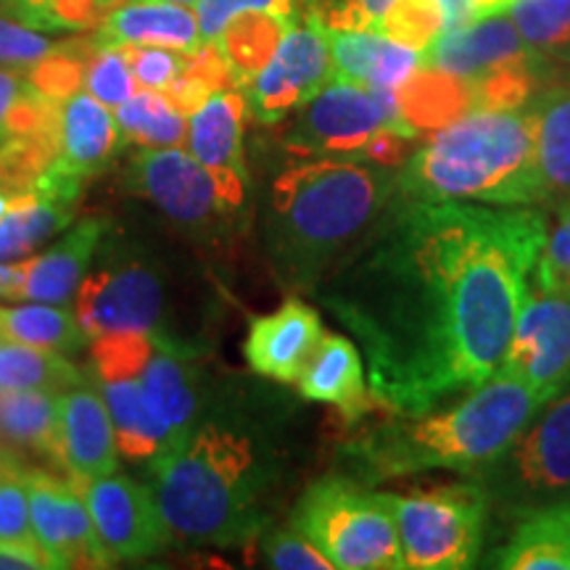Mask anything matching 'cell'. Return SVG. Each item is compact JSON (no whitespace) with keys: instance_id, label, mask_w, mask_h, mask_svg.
Segmentation results:
<instances>
[{"instance_id":"1","label":"cell","mask_w":570,"mask_h":570,"mask_svg":"<svg viewBox=\"0 0 570 570\" xmlns=\"http://www.w3.org/2000/svg\"><path fill=\"white\" fill-rule=\"evenodd\" d=\"M544 244L533 206L402 196L315 291L360 346L375 402L420 415L499 373Z\"/></svg>"},{"instance_id":"2","label":"cell","mask_w":570,"mask_h":570,"mask_svg":"<svg viewBox=\"0 0 570 570\" xmlns=\"http://www.w3.org/2000/svg\"><path fill=\"white\" fill-rule=\"evenodd\" d=\"M541 407L544 402L529 386L497 373L454 407L375 425L344 449V458L365 483L475 470L502 460Z\"/></svg>"},{"instance_id":"3","label":"cell","mask_w":570,"mask_h":570,"mask_svg":"<svg viewBox=\"0 0 570 570\" xmlns=\"http://www.w3.org/2000/svg\"><path fill=\"white\" fill-rule=\"evenodd\" d=\"M396 177L367 161H296L273 185L267 248L283 283L315 288L389 209Z\"/></svg>"},{"instance_id":"4","label":"cell","mask_w":570,"mask_h":570,"mask_svg":"<svg viewBox=\"0 0 570 570\" xmlns=\"http://www.w3.org/2000/svg\"><path fill=\"white\" fill-rule=\"evenodd\" d=\"M396 185L412 202L544 204L529 106L462 114L410 156Z\"/></svg>"},{"instance_id":"5","label":"cell","mask_w":570,"mask_h":570,"mask_svg":"<svg viewBox=\"0 0 570 570\" xmlns=\"http://www.w3.org/2000/svg\"><path fill=\"white\" fill-rule=\"evenodd\" d=\"M254 449L246 436L204 428L175 452L154 460V497L177 537L233 544L256 529Z\"/></svg>"},{"instance_id":"6","label":"cell","mask_w":570,"mask_h":570,"mask_svg":"<svg viewBox=\"0 0 570 570\" xmlns=\"http://www.w3.org/2000/svg\"><path fill=\"white\" fill-rule=\"evenodd\" d=\"M294 529L341 570L404 568L402 539L389 491L365 481L327 475L306 489L294 512Z\"/></svg>"},{"instance_id":"7","label":"cell","mask_w":570,"mask_h":570,"mask_svg":"<svg viewBox=\"0 0 570 570\" xmlns=\"http://www.w3.org/2000/svg\"><path fill=\"white\" fill-rule=\"evenodd\" d=\"M391 494L404 568L460 570L479 558L487 494L475 483H441Z\"/></svg>"},{"instance_id":"8","label":"cell","mask_w":570,"mask_h":570,"mask_svg":"<svg viewBox=\"0 0 570 570\" xmlns=\"http://www.w3.org/2000/svg\"><path fill=\"white\" fill-rule=\"evenodd\" d=\"M383 132H402L417 138L404 119L394 90L333 80L317 96L302 104L285 146L296 156H360Z\"/></svg>"},{"instance_id":"9","label":"cell","mask_w":570,"mask_h":570,"mask_svg":"<svg viewBox=\"0 0 570 570\" xmlns=\"http://www.w3.org/2000/svg\"><path fill=\"white\" fill-rule=\"evenodd\" d=\"M154 348V333H104L90 348L92 373L111 412L119 454L156 460L175 452L177 441L156 417L140 383V370Z\"/></svg>"},{"instance_id":"10","label":"cell","mask_w":570,"mask_h":570,"mask_svg":"<svg viewBox=\"0 0 570 570\" xmlns=\"http://www.w3.org/2000/svg\"><path fill=\"white\" fill-rule=\"evenodd\" d=\"M499 373L529 386L541 402L560 396L570 386V294L541 285L531 277L512 331V341Z\"/></svg>"},{"instance_id":"11","label":"cell","mask_w":570,"mask_h":570,"mask_svg":"<svg viewBox=\"0 0 570 570\" xmlns=\"http://www.w3.org/2000/svg\"><path fill=\"white\" fill-rule=\"evenodd\" d=\"M32 531L53 568H109L88 502L77 481L51 468H27Z\"/></svg>"},{"instance_id":"12","label":"cell","mask_w":570,"mask_h":570,"mask_svg":"<svg viewBox=\"0 0 570 570\" xmlns=\"http://www.w3.org/2000/svg\"><path fill=\"white\" fill-rule=\"evenodd\" d=\"M336 80L331 35L320 21L306 19L283 35L265 69L246 88L248 109L259 122H281L291 109L317 96Z\"/></svg>"},{"instance_id":"13","label":"cell","mask_w":570,"mask_h":570,"mask_svg":"<svg viewBox=\"0 0 570 570\" xmlns=\"http://www.w3.org/2000/svg\"><path fill=\"white\" fill-rule=\"evenodd\" d=\"M77 487L111 560L151 558L173 537L154 489L117 473L77 481Z\"/></svg>"},{"instance_id":"14","label":"cell","mask_w":570,"mask_h":570,"mask_svg":"<svg viewBox=\"0 0 570 570\" xmlns=\"http://www.w3.org/2000/svg\"><path fill=\"white\" fill-rule=\"evenodd\" d=\"M77 320L88 336L104 333H154L164 309V288L151 267L130 262L98 269L77 291Z\"/></svg>"},{"instance_id":"15","label":"cell","mask_w":570,"mask_h":570,"mask_svg":"<svg viewBox=\"0 0 570 570\" xmlns=\"http://www.w3.org/2000/svg\"><path fill=\"white\" fill-rule=\"evenodd\" d=\"M127 183L180 225H204L225 209L204 164L180 146L142 148L130 164Z\"/></svg>"},{"instance_id":"16","label":"cell","mask_w":570,"mask_h":570,"mask_svg":"<svg viewBox=\"0 0 570 570\" xmlns=\"http://www.w3.org/2000/svg\"><path fill=\"white\" fill-rule=\"evenodd\" d=\"M504 458L520 494L544 504L570 499V386L533 415Z\"/></svg>"},{"instance_id":"17","label":"cell","mask_w":570,"mask_h":570,"mask_svg":"<svg viewBox=\"0 0 570 570\" xmlns=\"http://www.w3.org/2000/svg\"><path fill=\"white\" fill-rule=\"evenodd\" d=\"M508 11L475 19L458 30L441 32L436 42L423 53V67L441 69L462 80H481L494 71L520 67V63L541 61ZM547 61V59H544Z\"/></svg>"},{"instance_id":"18","label":"cell","mask_w":570,"mask_h":570,"mask_svg":"<svg viewBox=\"0 0 570 570\" xmlns=\"http://www.w3.org/2000/svg\"><path fill=\"white\" fill-rule=\"evenodd\" d=\"M248 111L240 88L212 92L206 104L190 117V154L212 175L225 206H238L246 196L244 167V119Z\"/></svg>"},{"instance_id":"19","label":"cell","mask_w":570,"mask_h":570,"mask_svg":"<svg viewBox=\"0 0 570 570\" xmlns=\"http://www.w3.org/2000/svg\"><path fill=\"white\" fill-rule=\"evenodd\" d=\"M323 320L312 306L288 298L281 309L256 317L244 344V356L254 373L281 383H294L323 341Z\"/></svg>"},{"instance_id":"20","label":"cell","mask_w":570,"mask_h":570,"mask_svg":"<svg viewBox=\"0 0 570 570\" xmlns=\"http://www.w3.org/2000/svg\"><path fill=\"white\" fill-rule=\"evenodd\" d=\"M61 458L75 481L98 479L117 470V431L106 399L85 383L59 394Z\"/></svg>"},{"instance_id":"21","label":"cell","mask_w":570,"mask_h":570,"mask_svg":"<svg viewBox=\"0 0 570 570\" xmlns=\"http://www.w3.org/2000/svg\"><path fill=\"white\" fill-rule=\"evenodd\" d=\"M296 383L302 396L331 404L344 415L346 423H356L377 407L365 377V360H362L360 346L338 333H331V336L325 333Z\"/></svg>"},{"instance_id":"22","label":"cell","mask_w":570,"mask_h":570,"mask_svg":"<svg viewBox=\"0 0 570 570\" xmlns=\"http://www.w3.org/2000/svg\"><path fill=\"white\" fill-rule=\"evenodd\" d=\"M0 449L17 458H40L63 470L59 394L42 389H0Z\"/></svg>"},{"instance_id":"23","label":"cell","mask_w":570,"mask_h":570,"mask_svg":"<svg viewBox=\"0 0 570 570\" xmlns=\"http://www.w3.org/2000/svg\"><path fill=\"white\" fill-rule=\"evenodd\" d=\"M119 138L122 132L109 106L90 92L77 90L75 96L61 101L59 154L53 164L63 173L88 180L114 159Z\"/></svg>"},{"instance_id":"24","label":"cell","mask_w":570,"mask_h":570,"mask_svg":"<svg viewBox=\"0 0 570 570\" xmlns=\"http://www.w3.org/2000/svg\"><path fill=\"white\" fill-rule=\"evenodd\" d=\"M92 38L104 46H159L180 53H194L204 42L196 13L161 0L117 6Z\"/></svg>"},{"instance_id":"25","label":"cell","mask_w":570,"mask_h":570,"mask_svg":"<svg viewBox=\"0 0 570 570\" xmlns=\"http://www.w3.org/2000/svg\"><path fill=\"white\" fill-rule=\"evenodd\" d=\"M338 80L399 90L423 67V51L402 46L383 32L327 30Z\"/></svg>"},{"instance_id":"26","label":"cell","mask_w":570,"mask_h":570,"mask_svg":"<svg viewBox=\"0 0 570 570\" xmlns=\"http://www.w3.org/2000/svg\"><path fill=\"white\" fill-rule=\"evenodd\" d=\"M106 223L98 217H88L77 223L63 235L59 244L48 248L32 259H24V283H21V298L27 302L63 304L80 285L85 269H88L92 254L101 244Z\"/></svg>"},{"instance_id":"27","label":"cell","mask_w":570,"mask_h":570,"mask_svg":"<svg viewBox=\"0 0 570 570\" xmlns=\"http://www.w3.org/2000/svg\"><path fill=\"white\" fill-rule=\"evenodd\" d=\"M494 560L504 570H570V499L525 512Z\"/></svg>"},{"instance_id":"28","label":"cell","mask_w":570,"mask_h":570,"mask_svg":"<svg viewBox=\"0 0 570 570\" xmlns=\"http://www.w3.org/2000/svg\"><path fill=\"white\" fill-rule=\"evenodd\" d=\"M537 130V161L544 202L570 198V82L539 90L529 104Z\"/></svg>"},{"instance_id":"29","label":"cell","mask_w":570,"mask_h":570,"mask_svg":"<svg viewBox=\"0 0 570 570\" xmlns=\"http://www.w3.org/2000/svg\"><path fill=\"white\" fill-rule=\"evenodd\" d=\"M140 383L156 417L169 428L177 446H183L196 420V389L183 356L154 336V348L140 370Z\"/></svg>"},{"instance_id":"30","label":"cell","mask_w":570,"mask_h":570,"mask_svg":"<svg viewBox=\"0 0 570 570\" xmlns=\"http://www.w3.org/2000/svg\"><path fill=\"white\" fill-rule=\"evenodd\" d=\"M77 202L80 198L48 194L40 188L19 196L9 214L0 219V265L24 259L35 248L51 240L56 233L69 227L75 219Z\"/></svg>"},{"instance_id":"31","label":"cell","mask_w":570,"mask_h":570,"mask_svg":"<svg viewBox=\"0 0 570 570\" xmlns=\"http://www.w3.org/2000/svg\"><path fill=\"white\" fill-rule=\"evenodd\" d=\"M399 109L417 132H436L452 125L462 114L473 111V85L462 77L441 69L420 67L402 88L396 90Z\"/></svg>"},{"instance_id":"32","label":"cell","mask_w":570,"mask_h":570,"mask_svg":"<svg viewBox=\"0 0 570 570\" xmlns=\"http://www.w3.org/2000/svg\"><path fill=\"white\" fill-rule=\"evenodd\" d=\"M298 19H283L267 11L238 13L219 35L217 46L230 63L235 85L248 88L254 77L273 59L283 35L296 24Z\"/></svg>"},{"instance_id":"33","label":"cell","mask_w":570,"mask_h":570,"mask_svg":"<svg viewBox=\"0 0 570 570\" xmlns=\"http://www.w3.org/2000/svg\"><path fill=\"white\" fill-rule=\"evenodd\" d=\"M0 338L69 354L88 344L90 336L75 312L46 302H32L17 306L0 304Z\"/></svg>"},{"instance_id":"34","label":"cell","mask_w":570,"mask_h":570,"mask_svg":"<svg viewBox=\"0 0 570 570\" xmlns=\"http://www.w3.org/2000/svg\"><path fill=\"white\" fill-rule=\"evenodd\" d=\"M119 132L127 142H140L146 148H173L183 146L188 135V117L177 111L169 98L159 90L135 92L130 101L119 106L117 114Z\"/></svg>"},{"instance_id":"35","label":"cell","mask_w":570,"mask_h":570,"mask_svg":"<svg viewBox=\"0 0 570 570\" xmlns=\"http://www.w3.org/2000/svg\"><path fill=\"white\" fill-rule=\"evenodd\" d=\"M82 383V373L61 352L0 338V389H42L63 394Z\"/></svg>"},{"instance_id":"36","label":"cell","mask_w":570,"mask_h":570,"mask_svg":"<svg viewBox=\"0 0 570 570\" xmlns=\"http://www.w3.org/2000/svg\"><path fill=\"white\" fill-rule=\"evenodd\" d=\"M508 13L518 32L539 56L568 61L570 56V0H512Z\"/></svg>"},{"instance_id":"37","label":"cell","mask_w":570,"mask_h":570,"mask_svg":"<svg viewBox=\"0 0 570 570\" xmlns=\"http://www.w3.org/2000/svg\"><path fill=\"white\" fill-rule=\"evenodd\" d=\"M92 53H96V38L61 42L51 53L42 56L38 63L24 69V75L32 88L56 98V101H67L82 88Z\"/></svg>"},{"instance_id":"38","label":"cell","mask_w":570,"mask_h":570,"mask_svg":"<svg viewBox=\"0 0 570 570\" xmlns=\"http://www.w3.org/2000/svg\"><path fill=\"white\" fill-rule=\"evenodd\" d=\"M24 460L0 449V539L38 541L32 531L30 491H27Z\"/></svg>"},{"instance_id":"39","label":"cell","mask_w":570,"mask_h":570,"mask_svg":"<svg viewBox=\"0 0 570 570\" xmlns=\"http://www.w3.org/2000/svg\"><path fill=\"white\" fill-rule=\"evenodd\" d=\"M444 30L446 19L439 0H394L377 32L425 53Z\"/></svg>"},{"instance_id":"40","label":"cell","mask_w":570,"mask_h":570,"mask_svg":"<svg viewBox=\"0 0 570 570\" xmlns=\"http://www.w3.org/2000/svg\"><path fill=\"white\" fill-rule=\"evenodd\" d=\"M90 96L109 106L119 109L125 101L135 96V75L127 61L125 46H104L96 42V53L90 56L88 75H85Z\"/></svg>"},{"instance_id":"41","label":"cell","mask_w":570,"mask_h":570,"mask_svg":"<svg viewBox=\"0 0 570 570\" xmlns=\"http://www.w3.org/2000/svg\"><path fill=\"white\" fill-rule=\"evenodd\" d=\"M306 19L325 30H381V21L394 0H296Z\"/></svg>"},{"instance_id":"42","label":"cell","mask_w":570,"mask_h":570,"mask_svg":"<svg viewBox=\"0 0 570 570\" xmlns=\"http://www.w3.org/2000/svg\"><path fill=\"white\" fill-rule=\"evenodd\" d=\"M533 277L547 288L570 294V198L558 204L552 223H547V244L533 267Z\"/></svg>"},{"instance_id":"43","label":"cell","mask_w":570,"mask_h":570,"mask_svg":"<svg viewBox=\"0 0 570 570\" xmlns=\"http://www.w3.org/2000/svg\"><path fill=\"white\" fill-rule=\"evenodd\" d=\"M296 0H198L196 17L204 40H217L238 13L267 11L283 19H298Z\"/></svg>"},{"instance_id":"44","label":"cell","mask_w":570,"mask_h":570,"mask_svg":"<svg viewBox=\"0 0 570 570\" xmlns=\"http://www.w3.org/2000/svg\"><path fill=\"white\" fill-rule=\"evenodd\" d=\"M56 48L51 38L24 21L0 13V67L30 69Z\"/></svg>"},{"instance_id":"45","label":"cell","mask_w":570,"mask_h":570,"mask_svg":"<svg viewBox=\"0 0 570 570\" xmlns=\"http://www.w3.org/2000/svg\"><path fill=\"white\" fill-rule=\"evenodd\" d=\"M135 82L146 90L164 92L185 69V53L159 46H125Z\"/></svg>"},{"instance_id":"46","label":"cell","mask_w":570,"mask_h":570,"mask_svg":"<svg viewBox=\"0 0 570 570\" xmlns=\"http://www.w3.org/2000/svg\"><path fill=\"white\" fill-rule=\"evenodd\" d=\"M267 566L277 570H327L331 560L312 544L309 539L294 531H277L265 544Z\"/></svg>"},{"instance_id":"47","label":"cell","mask_w":570,"mask_h":570,"mask_svg":"<svg viewBox=\"0 0 570 570\" xmlns=\"http://www.w3.org/2000/svg\"><path fill=\"white\" fill-rule=\"evenodd\" d=\"M164 96H167L169 104H173L177 111H183L185 117H194V114L206 104V98L212 96V90L206 88L202 80H196V77L183 71V75L164 90Z\"/></svg>"},{"instance_id":"48","label":"cell","mask_w":570,"mask_h":570,"mask_svg":"<svg viewBox=\"0 0 570 570\" xmlns=\"http://www.w3.org/2000/svg\"><path fill=\"white\" fill-rule=\"evenodd\" d=\"M0 568H53L38 541H6L0 539Z\"/></svg>"},{"instance_id":"49","label":"cell","mask_w":570,"mask_h":570,"mask_svg":"<svg viewBox=\"0 0 570 570\" xmlns=\"http://www.w3.org/2000/svg\"><path fill=\"white\" fill-rule=\"evenodd\" d=\"M24 85H27L24 69L0 67V135H3L6 117H9L13 104H17L21 90H24Z\"/></svg>"},{"instance_id":"50","label":"cell","mask_w":570,"mask_h":570,"mask_svg":"<svg viewBox=\"0 0 570 570\" xmlns=\"http://www.w3.org/2000/svg\"><path fill=\"white\" fill-rule=\"evenodd\" d=\"M46 6H48V0H17V19L42 32V21H46Z\"/></svg>"},{"instance_id":"51","label":"cell","mask_w":570,"mask_h":570,"mask_svg":"<svg viewBox=\"0 0 570 570\" xmlns=\"http://www.w3.org/2000/svg\"><path fill=\"white\" fill-rule=\"evenodd\" d=\"M19 196H13L11 190H6V188H0V219L6 217V214H9V209L13 206V202H17Z\"/></svg>"},{"instance_id":"52","label":"cell","mask_w":570,"mask_h":570,"mask_svg":"<svg viewBox=\"0 0 570 570\" xmlns=\"http://www.w3.org/2000/svg\"><path fill=\"white\" fill-rule=\"evenodd\" d=\"M0 13L17 19V0H0Z\"/></svg>"},{"instance_id":"53","label":"cell","mask_w":570,"mask_h":570,"mask_svg":"<svg viewBox=\"0 0 570 570\" xmlns=\"http://www.w3.org/2000/svg\"><path fill=\"white\" fill-rule=\"evenodd\" d=\"M161 3H177V6H196L198 0H161Z\"/></svg>"},{"instance_id":"54","label":"cell","mask_w":570,"mask_h":570,"mask_svg":"<svg viewBox=\"0 0 570 570\" xmlns=\"http://www.w3.org/2000/svg\"><path fill=\"white\" fill-rule=\"evenodd\" d=\"M104 3H106V9L114 11V9H117V6H122L125 0H104Z\"/></svg>"},{"instance_id":"55","label":"cell","mask_w":570,"mask_h":570,"mask_svg":"<svg viewBox=\"0 0 570 570\" xmlns=\"http://www.w3.org/2000/svg\"><path fill=\"white\" fill-rule=\"evenodd\" d=\"M568 63H570V56H568Z\"/></svg>"}]
</instances>
